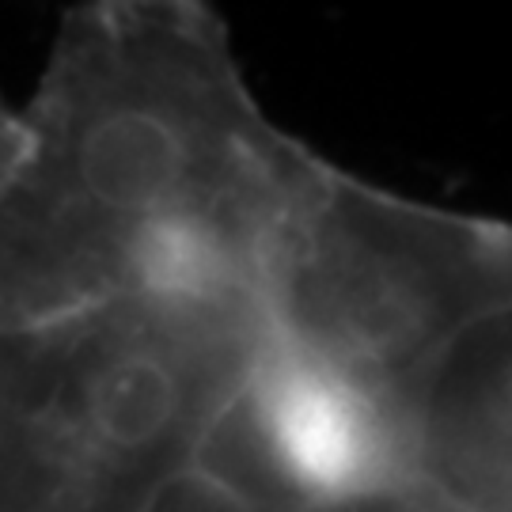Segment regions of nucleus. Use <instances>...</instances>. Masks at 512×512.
Wrapping results in <instances>:
<instances>
[{"instance_id":"obj_5","label":"nucleus","mask_w":512,"mask_h":512,"mask_svg":"<svg viewBox=\"0 0 512 512\" xmlns=\"http://www.w3.org/2000/svg\"><path fill=\"white\" fill-rule=\"evenodd\" d=\"M300 512H459L456 505L440 501L437 494L421 490L418 482H380V486H365V490H353V494H338L327 501H315Z\"/></svg>"},{"instance_id":"obj_6","label":"nucleus","mask_w":512,"mask_h":512,"mask_svg":"<svg viewBox=\"0 0 512 512\" xmlns=\"http://www.w3.org/2000/svg\"><path fill=\"white\" fill-rule=\"evenodd\" d=\"M156 512H247V509H239L236 501L224 494V490H217L209 478L194 475L186 478L175 494H167L164 505Z\"/></svg>"},{"instance_id":"obj_3","label":"nucleus","mask_w":512,"mask_h":512,"mask_svg":"<svg viewBox=\"0 0 512 512\" xmlns=\"http://www.w3.org/2000/svg\"><path fill=\"white\" fill-rule=\"evenodd\" d=\"M258 300L281 357L399 421L421 372L512 308V236L327 164L274 239Z\"/></svg>"},{"instance_id":"obj_2","label":"nucleus","mask_w":512,"mask_h":512,"mask_svg":"<svg viewBox=\"0 0 512 512\" xmlns=\"http://www.w3.org/2000/svg\"><path fill=\"white\" fill-rule=\"evenodd\" d=\"M270 349L255 293L152 289L0 327V512H156Z\"/></svg>"},{"instance_id":"obj_4","label":"nucleus","mask_w":512,"mask_h":512,"mask_svg":"<svg viewBox=\"0 0 512 512\" xmlns=\"http://www.w3.org/2000/svg\"><path fill=\"white\" fill-rule=\"evenodd\" d=\"M509 315L512 308L463 330L399 406L406 482L459 512H512Z\"/></svg>"},{"instance_id":"obj_1","label":"nucleus","mask_w":512,"mask_h":512,"mask_svg":"<svg viewBox=\"0 0 512 512\" xmlns=\"http://www.w3.org/2000/svg\"><path fill=\"white\" fill-rule=\"evenodd\" d=\"M327 160L270 122L202 0L61 16L0 179V327L152 289L255 293Z\"/></svg>"},{"instance_id":"obj_7","label":"nucleus","mask_w":512,"mask_h":512,"mask_svg":"<svg viewBox=\"0 0 512 512\" xmlns=\"http://www.w3.org/2000/svg\"><path fill=\"white\" fill-rule=\"evenodd\" d=\"M16 152V107L0 95V179H4V167Z\"/></svg>"}]
</instances>
